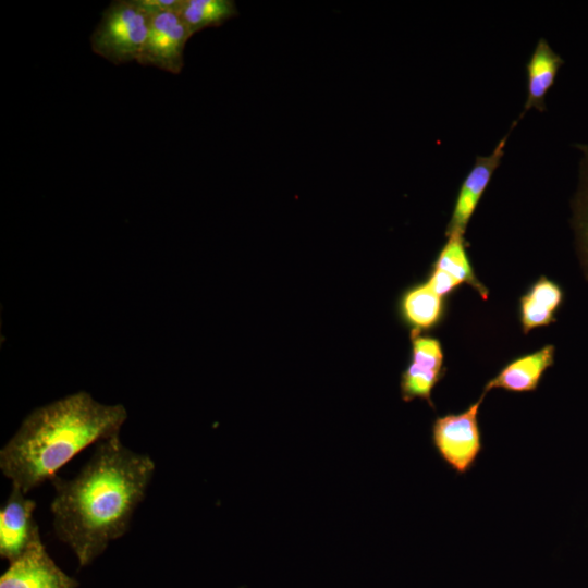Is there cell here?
I'll list each match as a JSON object with an SVG mask.
<instances>
[{
    "label": "cell",
    "mask_w": 588,
    "mask_h": 588,
    "mask_svg": "<svg viewBox=\"0 0 588 588\" xmlns=\"http://www.w3.org/2000/svg\"><path fill=\"white\" fill-rule=\"evenodd\" d=\"M155 470L148 454L126 448L117 434L97 442L74 477L57 475L50 480L54 534L74 552L79 567L94 562L128 531Z\"/></svg>",
    "instance_id": "1"
},
{
    "label": "cell",
    "mask_w": 588,
    "mask_h": 588,
    "mask_svg": "<svg viewBox=\"0 0 588 588\" xmlns=\"http://www.w3.org/2000/svg\"><path fill=\"white\" fill-rule=\"evenodd\" d=\"M122 404L108 405L78 391L32 411L0 450V469L24 493L51 480L91 444L120 434Z\"/></svg>",
    "instance_id": "2"
},
{
    "label": "cell",
    "mask_w": 588,
    "mask_h": 588,
    "mask_svg": "<svg viewBox=\"0 0 588 588\" xmlns=\"http://www.w3.org/2000/svg\"><path fill=\"white\" fill-rule=\"evenodd\" d=\"M151 13L136 0L112 1L90 35L94 53L114 65L138 60L146 42Z\"/></svg>",
    "instance_id": "3"
},
{
    "label": "cell",
    "mask_w": 588,
    "mask_h": 588,
    "mask_svg": "<svg viewBox=\"0 0 588 588\" xmlns=\"http://www.w3.org/2000/svg\"><path fill=\"white\" fill-rule=\"evenodd\" d=\"M485 395L486 393H482L465 411L439 416L432 424L433 446L441 458L457 474L468 471L481 451L478 415Z\"/></svg>",
    "instance_id": "4"
},
{
    "label": "cell",
    "mask_w": 588,
    "mask_h": 588,
    "mask_svg": "<svg viewBox=\"0 0 588 588\" xmlns=\"http://www.w3.org/2000/svg\"><path fill=\"white\" fill-rule=\"evenodd\" d=\"M191 37L177 11L154 12L137 63L180 74L184 66V48Z\"/></svg>",
    "instance_id": "5"
},
{
    "label": "cell",
    "mask_w": 588,
    "mask_h": 588,
    "mask_svg": "<svg viewBox=\"0 0 588 588\" xmlns=\"http://www.w3.org/2000/svg\"><path fill=\"white\" fill-rule=\"evenodd\" d=\"M26 495L12 485L0 510V556L9 563L42 542L34 518L36 502Z\"/></svg>",
    "instance_id": "6"
},
{
    "label": "cell",
    "mask_w": 588,
    "mask_h": 588,
    "mask_svg": "<svg viewBox=\"0 0 588 588\" xmlns=\"http://www.w3.org/2000/svg\"><path fill=\"white\" fill-rule=\"evenodd\" d=\"M509 134L502 137L487 156H477L457 192L446 236L463 235L499 164L504 156Z\"/></svg>",
    "instance_id": "7"
},
{
    "label": "cell",
    "mask_w": 588,
    "mask_h": 588,
    "mask_svg": "<svg viewBox=\"0 0 588 588\" xmlns=\"http://www.w3.org/2000/svg\"><path fill=\"white\" fill-rule=\"evenodd\" d=\"M78 585L54 563L42 542L10 562L0 576V588H77Z\"/></svg>",
    "instance_id": "8"
},
{
    "label": "cell",
    "mask_w": 588,
    "mask_h": 588,
    "mask_svg": "<svg viewBox=\"0 0 588 588\" xmlns=\"http://www.w3.org/2000/svg\"><path fill=\"white\" fill-rule=\"evenodd\" d=\"M555 348L551 344L516 357L505 364L483 388V393L492 389L523 393L535 391L546 372L554 363Z\"/></svg>",
    "instance_id": "9"
},
{
    "label": "cell",
    "mask_w": 588,
    "mask_h": 588,
    "mask_svg": "<svg viewBox=\"0 0 588 588\" xmlns=\"http://www.w3.org/2000/svg\"><path fill=\"white\" fill-rule=\"evenodd\" d=\"M561 286L547 277L537 279L519 298V322L525 334L555 321L563 302Z\"/></svg>",
    "instance_id": "10"
},
{
    "label": "cell",
    "mask_w": 588,
    "mask_h": 588,
    "mask_svg": "<svg viewBox=\"0 0 588 588\" xmlns=\"http://www.w3.org/2000/svg\"><path fill=\"white\" fill-rule=\"evenodd\" d=\"M563 59L544 38H540L526 63L527 97L524 113L529 109H544L546 94L553 85Z\"/></svg>",
    "instance_id": "11"
},
{
    "label": "cell",
    "mask_w": 588,
    "mask_h": 588,
    "mask_svg": "<svg viewBox=\"0 0 588 588\" xmlns=\"http://www.w3.org/2000/svg\"><path fill=\"white\" fill-rule=\"evenodd\" d=\"M401 314L414 332L428 330L439 324L444 316V298L427 282L407 290L401 298Z\"/></svg>",
    "instance_id": "12"
},
{
    "label": "cell",
    "mask_w": 588,
    "mask_h": 588,
    "mask_svg": "<svg viewBox=\"0 0 588 588\" xmlns=\"http://www.w3.org/2000/svg\"><path fill=\"white\" fill-rule=\"evenodd\" d=\"M191 35L223 25L238 15L233 0H182L177 10Z\"/></svg>",
    "instance_id": "13"
},
{
    "label": "cell",
    "mask_w": 588,
    "mask_h": 588,
    "mask_svg": "<svg viewBox=\"0 0 588 588\" xmlns=\"http://www.w3.org/2000/svg\"><path fill=\"white\" fill-rule=\"evenodd\" d=\"M466 247L467 243L463 235L448 236V241L437 256L433 268L449 273L461 285H470L483 299H487L488 289L476 277Z\"/></svg>",
    "instance_id": "14"
},
{
    "label": "cell",
    "mask_w": 588,
    "mask_h": 588,
    "mask_svg": "<svg viewBox=\"0 0 588 588\" xmlns=\"http://www.w3.org/2000/svg\"><path fill=\"white\" fill-rule=\"evenodd\" d=\"M444 372L430 370L409 363L401 376V396L405 402L421 399L434 407L431 392L437 383L443 378Z\"/></svg>",
    "instance_id": "15"
},
{
    "label": "cell",
    "mask_w": 588,
    "mask_h": 588,
    "mask_svg": "<svg viewBox=\"0 0 588 588\" xmlns=\"http://www.w3.org/2000/svg\"><path fill=\"white\" fill-rule=\"evenodd\" d=\"M583 183L575 203V231L581 264L588 277V149L585 151Z\"/></svg>",
    "instance_id": "16"
},
{
    "label": "cell",
    "mask_w": 588,
    "mask_h": 588,
    "mask_svg": "<svg viewBox=\"0 0 588 588\" xmlns=\"http://www.w3.org/2000/svg\"><path fill=\"white\" fill-rule=\"evenodd\" d=\"M411 363L430 370L445 372L444 354L440 341L413 332Z\"/></svg>",
    "instance_id": "17"
},
{
    "label": "cell",
    "mask_w": 588,
    "mask_h": 588,
    "mask_svg": "<svg viewBox=\"0 0 588 588\" xmlns=\"http://www.w3.org/2000/svg\"><path fill=\"white\" fill-rule=\"evenodd\" d=\"M427 283L438 295L443 298L453 293L461 285V283L452 275L437 268L432 269Z\"/></svg>",
    "instance_id": "18"
},
{
    "label": "cell",
    "mask_w": 588,
    "mask_h": 588,
    "mask_svg": "<svg viewBox=\"0 0 588 588\" xmlns=\"http://www.w3.org/2000/svg\"><path fill=\"white\" fill-rule=\"evenodd\" d=\"M149 13L160 11H177L182 0H136Z\"/></svg>",
    "instance_id": "19"
}]
</instances>
